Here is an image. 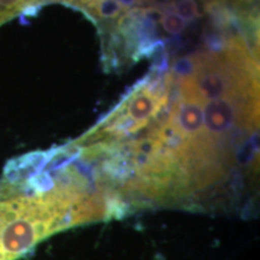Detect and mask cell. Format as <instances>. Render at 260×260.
Segmentation results:
<instances>
[{
  "mask_svg": "<svg viewBox=\"0 0 260 260\" xmlns=\"http://www.w3.org/2000/svg\"><path fill=\"white\" fill-rule=\"evenodd\" d=\"M52 0H0V27L18 16L32 15Z\"/></svg>",
  "mask_w": 260,
  "mask_h": 260,
  "instance_id": "obj_1",
  "label": "cell"
}]
</instances>
